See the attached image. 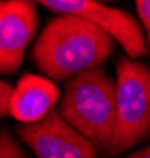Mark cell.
<instances>
[{
    "label": "cell",
    "instance_id": "cell-1",
    "mask_svg": "<svg viewBox=\"0 0 150 158\" xmlns=\"http://www.w3.org/2000/svg\"><path fill=\"white\" fill-rule=\"evenodd\" d=\"M112 38L84 18L60 15L41 32L32 56L48 77L66 81L98 68L112 54Z\"/></svg>",
    "mask_w": 150,
    "mask_h": 158
},
{
    "label": "cell",
    "instance_id": "cell-2",
    "mask_svg": "<svg viewBox=\"0 0 150 158\" xmlns=\"http://www.w3.org/2000/svg\"><path fill=\"white\" fill-rule=\"evenodd\" d=\"M59 114L93 147L107 150L115 123V84L101 68L74 76L66 84Z\"/></svg>",
    "mask_w": 150,
    "mask_h": 158
},
{
    "label": "cell",
    "instance_id": "cell-3",
    "mask_svg": "<svg viewBox=\"0 0 150 158\" xmlns=\"http://www.w3.org/2000/svg\"><path fill=\"white\" fill-rule=\"evenodd\" d=\"M150 131V68L122 57L117 63L115 123L109 153L141 142Z\"/></svg>",
    "mask_w": 150,
    "mask_h": 158
},
{
    "label": "cell",
    "instance_id": "cell-4",
    "mask_svg": "<svg viewBox=\"0 0 150 158\" xmlns=\"http://www.w3.org/2000/svg\"><path fill=\"white\" fill-rule=\"evenodd\" d=\"M40 5L59 15L84 18L122 44L125 52L136 59L147 56V46L141 25L131 15L120 8H112L93 0H41Z\"/></svg>",
    "mask_w": 150,
    "mask_h": 158
},
{
    "label": "cell",
    "instance_id": "cell-5",
    "mask_svg": "<svg viewBox=\"0 0 150 158\" xmlns=\"http://www.w3.org/2000/svg\"><path fill=\"white\" fill-rule=\"evenodd\" d=\"M18 135L36 158H98L93 144L54 109L43 120L18 127Z\"/></svg>",
    "mask_w": 150,
    "mask_h": 158
},
{
    "label": "cell",
    "instance_id": "cell-6",
    "mask_svg": "<svg viewBox=\"0 0 150 158\" xmlns=\"http://www.w3.org/2000/svg\"><path fill=\"white\" fill-rule=\"evenodd\" d=\"M38 27L36 6L29 0H0V74L18 71Z\"/></svg>",
    "mask_w": 150,
    "mask_h": 158
},
{
    "label": "cell",
    "instance_id": "cell-7",
    "mask_svg": "<svg viewBox=\"0 0 150 158\" xmlns=\"http://www.w3.org/2000/svg\"><path fill=\"white\" fill-rule=\"evenodd\" d=\"M59 98L60 92L52 81L38 74L25 73L13 92L10 114L16 120L32 125L43 120Z\"/></svg>",
    "mask_w": 150,
    "mask_h": 158
},
{
    "label": "cell",
    "instance_id": "cell-8",
    "mask_svg": "<svg viewBox=\"0 0 150 158\" xmlns=\"http://www.w3.org/2000/svg\"><path fill=\"white\" fill-rule=\"evenodd\" d=\"M0 158H29L6 131H0Z\"/></svg>",
    "mask_w": 150,
    "mask_h": 158
},
{
    "label": "cell",
    "instance_id": "cell-9",
    "mask_svg": "<svg viewBox=\"0 0 150 158\" xmlns=\"http://www.w3.org/2000/svg\"><path fill=\"white\" fill-rule=\"evenodd\" d=\"M13 92H15V89L8 82L0 81V118H3L6 114H10Z\"/></svg>",
    "mask_w": 150,
    "mask_h": 158
},
{
    "label": "cell",
    "instance_id": "cell-10",
    "mask_svg": "<svg viewBox=\"0 0 150 158\" xmlns=\"http://www.w3.org/2000/svg\"><path fill=\"white\" fill-rule=\"evenodd\" d=\"M136 8H138L139 18L142 21V25L147 33V40L150 44V0H138L136 2Z\"/></svg>",
    "mask_w": 150,
    "mask_h": 158
},
{
    "label": "cell",
    "instance_id": "cell-11",
    "mask_svg": "<svg viewBox=\"0 0 150 158\" xmlns=\"http://www.w3.org/2000/svg\"><path fill=\"white\" fill-rule=\"evenodd\" d=\"M128 158H150V146L144 147V149H141L138 152H134V153H131Z\"/></svg>",
    "mask_w": 150,
    "mask_h": 158
}]
</instances>
